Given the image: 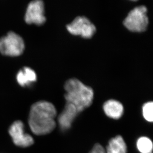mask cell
Returning a JSON list of instances; mask_svg holds the SVG:
<instances>
[{"mask_svg": "<svg viewBox=\"0 0 153 153\" xmlns=\"http://www.w3.org/2000/svg\"><path fill=\"white\" fill-rule=\"evenodd\" d=\"M67 29L71 34L84 38L92 37L96 31L95 25L85 16H77L71 23L67 25Z\"/></svg>", "mask_w": 153, "mask_h": 153, "instance_id": "cell-5", "label": "cell"}, {"mask_svg": "<svg viewBox=\"0 0 153 153\" xmlns=\"http://www.w3.org/2000/svg\"><path fill=\"white\" fill-rule=\"evenodd\" d=\"M44 4L41 0L31 1L28 5L25 15V21L28 24L37 25H43L46 22Z\"/></svg>", "mask_w": 153, "mask_h": 153, "instance_id": "cell-7", "label": "cell"}, {"mask_svg": "<svg viewBox=\"0 0 153 153\" xmlns=\"http://www.w3.org/2000/svg\"><path fill=\"white\" fill-rule=\"evenodd\" d=\"M23 39L15 32H10L0 39V52L8 56H19L25 50Z\"/></svg>", "mask_w": 153, "mask_h": 153, "instance_id": "cell-4", "label": "cell"}, {"mask_svg": "<svg viewBox=\"0 0 153 153\" xmlns=\"http://www.w3.org/2000/svg\"><path fill=\"white\" fill-rule=\"evenodd\" d=\"M89 153H106L105 149L99 143L94 145Z\"/></svg>", "mask_w": 153, "mask_h": 153, "instance_id": "cell-14", "label": "cell"}, {"mask_svg": "<svg viewBox=\"0 0 153 153\" xmlns=\"http://www.w3.org/2000/svg\"><path fill=\"white\" fill-rule=\"evenodd\" d=\"M65 95L67 102L72 104L78 113L89 107L92 104L94 92L92 89L76 79L68 80L65 85Z\"/></svg>", "mask_w": 153, "mask_h": 153, "instance_id": "cell-2", "label": "cell"}, {"mask_svg": "<svg viewBox=\"0 0 153 153\" xmlns=\"http://www.w3.org/2000/svg\"><path fill=\"white\" fill-rule=\"evenodd\" d=\"M9 133L13 143L18 147H28L34 143L33 138L26 133L25 124L20 120H16L12 123L9 128Z\"/></svg>", "mask_w": 153, "mask_h": 153, "instance_id": "cell-6", "label": "cell"}, {"mask_svg": "<svg viewBox=\"0 0 153 153\" xmlns=\"http://www.w3.org/2000/svg\"><path fill=\"white\" fill-rule=\"evenodd\" d=\"M143 116L145 120L152 123L153 121V102H148L144 104L142 108Z\"/></svg>", "mask_w": 153, "mask_h": 153, "instance_id": "cell-13", "label": "cell"}, {"mask_svg": "<svg viewBox=\"0 0 153 153\" xmlns=\"http://www.w3.org/2000/svg\"><path fill=\"white\" fill-rule=\"evenodd\" d=\"M103 110L107 116L114 120H119L121 118L124 111L123 104L113 99L108 100L104 103Z\"/></svg>", "mask_w": 153, "mask_h": 153, "instance_id": "cell-9", "label": "cell"}, {"mask_svg": "<svg viewBox=\"0 0 153 153\" xmlns=\"http://www.w3.org/2000/svg\"><path fill=\"white\" fill-rule=\"evenodd\" d=\"M136 146L141 153H152L153 143L148 137L142 136L139 138L136 142Z\"/></svg>", "mask_w": 153, "mask_h": 153, "instance_id": "cell-12", "label": "cell"}, {"mask_svg": "<svg viewBox=\"0 0 153 153\" xmlns=\"http://www.w3.org/2000/svg\"><path fill=\"white\" fill-rule=\"evenodd\" d=\"M127 146L122 136L117 135L108 142L106 153H127Z\"/></svg>", "mask_w": 153, "mask_h": 153, "instance_id": "cell-11", "label": "cell"}, {"mask_svg": "<svg viewBox=\"0 0 153 153\" xmlns=\"http://www.w3.org/2000/svg\"><path fill=\"white\" fill-rule=\"evenodd\" d=\"M17 82L22 86H29L37 80V75L33 69L25 67L19 71L16 75Z\"/></svg>", "mask_w": 153, "mask_h": 153, "instance_id": "cell-10", "label": "cell"}, {"mask_svg": "<svg viewBox=\"0 0 153 153\" xmlns=\"http://www.w3.org/2000/svg\"><path fill=\"white\" fill-rule=\"evenodd\" d=\"M147 9L144 6L135 7L131 10L124 19L123 24L129 30L142 32L146 30L149 23L147 15Z\"/></svg>", "mask_w": 153, "mask_h": 153, "instance_id": "cell-3", "label": "cell"}, {"mask_svg": "<svg viewBox=\"0 0 153 153\" xmlns=\"http://www.w3.org/2000/svg\"><path fill=\"white\" fill-rule=\"evenodd\" d=\"M56 108L51 102L41 101L33 104L28 117L31 131L39 136L51 133L56 127Z\"/></svg>", "mask_w": 153, "mask_h": 153, "instance_id": "cell-1", "label": "cell"}, {"mask_svg": "<svg viewBox=\"0 0 153 153\" xmlns=\"http://www.w3.org/2000/svg\"><path fill=\"white\" fill-rule=\"evenodd\" d=\"M78 113L76 108L72 104L67 102L58 117V123L61 129L65 131L70 128Z\"/></svg>", "mask_w": 153, "mask_h": 153, "instance_id": "cell-8", "label": "cell"}]
</instances>
